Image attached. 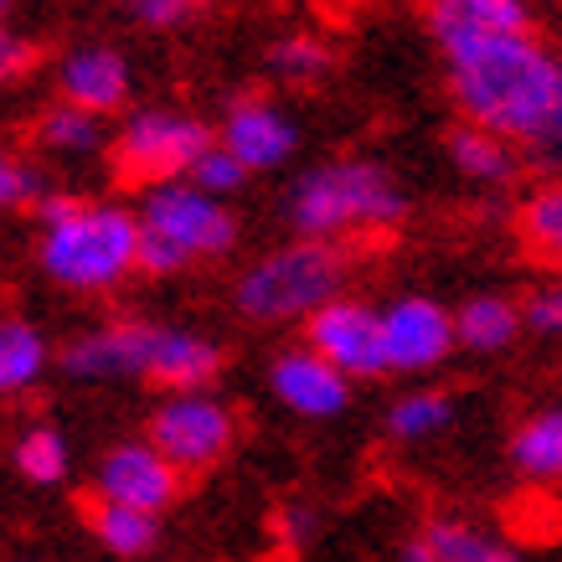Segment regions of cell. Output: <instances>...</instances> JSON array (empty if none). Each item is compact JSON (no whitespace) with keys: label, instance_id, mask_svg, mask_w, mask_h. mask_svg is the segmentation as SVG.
<instances>
[{"label":"cell","instance_id":"obj_1","mask_svg":"<svg viewBox=\"0 0 562 562\" xmlns=\"http://www.w3.org/2000/svg\"><path fill=\"white\" fill-rule=\"evenodd\" d=\"M443 88L464 124L495 130L521 150H537L558 109L562 52H552L537 32L485 36L464 47H443Z\"/></svg>","mask_w":562,"mask_h":562},{"label":"cell","instance_id":"obj_2","mask_svg":"<svg viewBox=\"0 0 562 562\" xmlns=\"http://www.w3.org/2000/svg\"><path fill=\"white\" fill-rule=\"evenodd\" d=\"M36 269L68 294H114L139 273V212L114 196L52 187L32 206Z\"/></svg>","mask_w":562,"mask_h":562},{"label":"cell","instance_id":"obj_3","mask_svg":"<svg viewBox=\"0 0 562 562\" xmlns=\"http://www.w3.org/2000/svg\"><path fill=\"white\" fill-rule=\"evenodd\" d=\"M408 212H413L408 187L382 160H372V155L315 160L284 191V227H290V238L346 243V248L357 238L397 233L408 222Z\"/></svg>","mask_w":562,"mask_h":562},{"label":"cell","instance_id":"obj_4","mask_svg":"<svg viewBox=\"0 0 562 562\" xmlns=\"http://www.w3.org/2000/svg\"><path fill=\"white\" fill-rule=\"evenodd\" d=\"M351 279V248L321 238H290L258 254L233 284V310L248 325H305Z\"/></svg>","mask_w":562,"mask_h":562},{"label":"cell","instance_id":"obj_5","mask_svg":"<svg viewBox=\"0 0 562 562\" xmlns=\"http://www.w3.org/2000/svg\"><path fill=\"white\" fill-rule=\"evenodd\" d=\"M139 273L176 279L196 263H217L238 248V212L191 181H160L139 191Z\"/></svg>","mask_w":562,"mask_h":562},{"label":"cell","instance_id":"obj_6","mask_svg":"<svg viewBox=\"0 0 562 562\" xmlns=\"http://www.w3.org/2000/svg\"><path fill=\"white\" fill-rule=\"evenodd\" d=\"M217 145V124H206L191 109L176 103H139L130 114H120L109 160L124 187H160V181H187L191 166Z\"/></svg>","mask_w":562,"mask_h":562},{"label":"cell","instance_id":"obj_7","mask_svg":"<svg viewBox=\"0 0 562 562\" xmlns=\"http://www.w3.org/2000/svg\"><path fill=\"white\" fill-rule=\"evenodd\" d=\"M145 439L181 470V475H206L238 449V413L222 403L212 387L196 392H160L150 408Z\"/></svg>","mask_w":562,"mask_h":562},{"label":"cell","instance_id":"obj_8","mask_svg":"<svg viewBox=\"0 0 562 562\" xmlns=\"http://www.w3.org/2000/svg\"><path fill=\"white\" fill-rule=\"evenodd\" d=\"M160 336H166V321L114 315V321L88 325L83 336H72L57 351V372L72 382H145V387H155Z\"/></svg>","mask_w":562,"mask_h":562},{"label":"cell","instance_id":"obj_9","mask_svg":"<svg viewBox=\"0 0 562 562\" xmlns=\"http://www.w3.org/2000/svg\"><path fill=\"white\" fill-rule=\"evenodd\" d=\"M305 346H315L330 367H341L351 382H376L387 372V341H382V305H367L357 294H336L325 310L305 321Z\"/></svg>","mask_w":562,"mask_h":562},{"label":"cell","instance_id":"obj_10","mask_svg":"<svg viewBox=\"0 0 562 562\" xmlns=\"http://www.w3.org/2000/svg\"><path fill=\"white\" fill-rule=\"evenodd\" d=\"M382 341H387L392 376H424L460 351L454 310L434 294H397L382 305Z\"/></svg>","mask_w":562,"mask_h":562},{"label":"cell","instance_id":"obj_11","mask_svg":"<svg viewBox=\"0 0 562 562\" xmlns=\"http://www.w3.org/2000/svg\"><path fill=\"white\" fill-rule=\"evenodd\" d=\"M217 145L238 155L254 176L284 171L300 155V120L273 93H238L222 103Z\"/></svg>","mask_w":562,"mask_h":562},{"label":"cell","instance_id":"obj_12","mask_svg":"<svg viewBox=\"0 0 562 562\" xmlns=\"http://www.w3.org/2000/svg\"><path fill=\"white\" fill-rule=\"evenodd\" d=\"M181 491H187V475L145 434L103 449V460L93 464V485H88V495L120 501V506H139V512H155V516L171 512L176 501H181Z\"/></svg>","mask_w":562,"mask_h":562},{"label":"cell","instance_id":"obj_13","mask_svg":"<svg viewBox=\"0 0 562 562\" xmlns=\"http://www.w3.org/2000/svg\"><path fill=\"white\" fill-rule=\"evenodd\" d=\"M351 376L341 367H330V361L315 351V346H284V351H273L269 361V392L279 397V408H290L294 418H305V424H330V418H341L351 408Z\"/></svg>","mask_w":562,"mask_h":562},{"label":"cell","instance_id":"obj_14","mask_svg":"<svg viewBox=\"0 0 562 562\" xmlns=\"http://www.w3.org/2000/svg\"><path fill=\"white\" fill-rule=\"evenodd\" d=\"M52 88L57 99L78 103L99 120H114V114H130V99H135V68L120 47L109 42H78L57 57L52 68Z\"/></svg>","mask_w":562,"mask_h":562},{"label":"cell","instance_id":"obj_15","mask_svg":"<svg viewBox=\"0 0 562 562\" xmlns=\"http://www.w3.org/2000/svg\"><path fill=\"white\" fill-rule=\"evenodd\" d=\"M418 16H424V32L434 42V52L485 42V36L537 32V16H531L527 0H424Z\"/></svg>","mask_w":562,"mask_h":562},{"label":"cell","instance_id":"obj_16","mask_svg":"<svg viewBox=\"0 0 562 562\" xmlns=\"http://www.w3.org/2000/svg\"><path fill=\"white\" fill-rule=\"evenodd\" d=\"M443 155H449V166L464 176V181H475L485 191H501V187H516L521 181V145H512L506 135H495V130H480V124H454L449 135H443Z\"/></svg>","mask_w":562,"mask_h":562},{"label":"cell","instance_id":"obj_17","mask_svg":"<svg viewBox=\"0 0 562 562\" xmlns=\"http://www.w3.org/2000/svg\"><path fill=\"white\" fill-rule=\"evenodd\" d=\"M83 527L109 558L139 562L160 547V537H166V516L139 512V506H120V501H103V495H88L83 501Z\"/></svg>","mask_w":562,"mask_h":562},{"label":"cell","instance_id":"obj_18","mask_svg":"<svg viewBox=\"0 0 562 562\" xmlns=\"http://www.w3.org/2000/svg\"><path fill=\"white\" fill-rule=\"evenodd\" d=\"M32 145H36V155L72 160V166H78V160H93V155L109 150L114 135H109V120L88 114V109H78V103H68V99H52L32 120Z\"/></svg>","mask_w":562,"mask_h":562},{"label":"cell","instance_id":"obj_19","mask_svg":"<svg viewBox=\"0 0 562 562\" xmlns=\"http://www.w3.org/2000/svg\"><path fill=\"white\" fill-rule=\"evenodd\" d=\"M52 367H57V351H52L47 330L26 315H0V403L36 392Z\"/></svg>","mask_w":562,"mask_h":562},{"label":"cell","instance_id":"obj_20","mask_svg":"<svg viewBox=\"0 0 562 562\" xmlns=\"http://www.w3.org/2000/svg\"><path fill=\"white\" fill-rule=\"evenodd\" d=\"M506 460H512V470L527 480V485H542V491L562 485V403L527 413V418L512 428Z\"/></svg>","mask_w":562,"mask_h":562},{"label":"cell","instance_id":"obj_21","mask_svg":"<svg viewBox=\"0 0 562 562\" xmlns=\"http://www.w3.org/2000/svg\"><path fill=\"white\" fill-rule=\"evenodd\" d=\"M454 330H460V351L501 357V351H512V346L527 336L521 300H512V294H470V300L454 310Z\"/></svg>","mask_w":562,"mask_h":562},{"label":"cell","instance_id":"obj_22","mask_svg":"<svg viewBox=\"0 0 562 562\" xmlns=\"http://www.w3.org/2000/svg\"><path fill=\"white\" fill-rule=\"evenodd\" d=\"M418 531L434 542L439 562H521V547L512 537L491 531L485 521H475V516L439 512V516H428Z\"/></svg>","mask_w":562,"mask_h":562},{"label":"cell","instance_id":"obj_23","mask_svg":"<svg viewBox=\"0 0 562 562\" xmlns=\"http://www.w3.org/2000/svg\"><path fill=\"white\" fill-rule=\"evenodd\" d=\"M449 424H454V392H443V387L397 392L387 403V413H382V428H387L392 443H428V439H439Z\"/></svg>","mask_w":562,"mask_h":562},{"label":"cell","instance_id":"obj_24","mask_svg":"<svg viewBox=\"0 0 562 562\" xmlns=\"http://www.w3.org/2000/svg\"><path fill=\"white\" fill-rule=\"evenodd\" d=\"M516 238L531 258H542L552 273H562V176L531 187L516 206Z\"/></svg>","mask_w":562,"mask_h":562},{"label":"cell","instance_id":"obj_25","mask_svg":"<svg viewBox=\"0 0 562 562\" xmlns=\"http://www.w3.org/2000/svg\"><path fill=\"white\" fill-rule=\"evenodd\" d=\"M11 464L16 475L36 491H57L72 470V449H68V434L57 424H26L11 443Z\"/></svg>","mask_w":562,"mask_h":562},{"label":"cell","instance_id":"obj_26","mask_svg":"<svg viewBox=\"0 0 562 562\" xmlns=\"http://www.w3.org/2000/svg\"><path fill=\"white\" fill-rule=\"evenodd\" d=\"M336 68V52L325 47L315 32H284L263 52V72L279 88H321Z\"/></svg>","mask_w":562,"mask_h":562},{"label":"cell","instance_id":"obj_27","mask_svg":"<svg viewBox=\"0 0 562 562\" xmlns=\"http://www.w3.org/2000/svg\"><path fill=\"white\" fill-rule=\"evenodd\" d=\"M321 527L325 516L315 501H305V495H290V501H279L269 512V521H263V531H269V547L279 562H300L310 552V547L321 542Z\"/></svg>","mask_w":562,"mask_h":562},{"label":"cell","instance_id":"obj_28","mask_svg":"<svg viewBox=\"0 0 562 562\" xmlns=\"http://www.w3.org/2000/svg\"><path fill=\"white\" fill-rule=\"evenodd\" d=\"M52 191L47 171L36 166L26 150L16 145H0V217H11V212H32L42 196Z\"/></svg>","mask_w":562,"mask_h":562},{"label":"cell","instance_id":"obj_29","mask_svg":"<svg viewBox=\"0 0 562 562\" xmlns=\"http://www.w3.org/2000/svg\"><path fill=\"white\" fill-rule=\"evenodd\" d=\"M124 21H135L139 32H187L191 21H202L217 0H114Z\"/></svg>","mask_w":562,"mask_h":562},{"label":"cell","instance_id":"obj_30","mask_svg":"<svg viewBox=\"0 0 562 562\" xmlns=\"http://www.w3.org/2000/svg\"><path fill=\"white\" fill-rule=\"evenodd\" d=\"M191 187H202L206 196H217V202H227V196H238L248 181H254V171L243 166L233 150H222V145H212V150L191 166V176H187Z\"/></svg>","mask_w":562,"mask_h":562},{"label":"cell","instance_id":"obj_31","mask_svg":"<svg viewBox=\"0 0 562 562\" xmlns=\"http://www.w3.org/2000/svg\"><path fill=\"white\" fill-rule=\"evenodd\" d=\"M521 321H527V336H537V341H562V279L537 284L521 300Z\"/></svg>","mask_w":562,"mask_h":562},{"label":"cell","instance_id":"obj_32","mask_svg":"<svg viewBox=\"0 0 562 562\" xmlns=\"http://www.w3.org/2000/svg\"><path fill=\"white\" fill-rule=\"evenodd\" d=\"M36 68H42V47L32 36H21L16 26H0V93L21 88Z\"/></svg>","mask_w":562,"mask_h":562},{"label":"cell","instance_id":"obj_33","mask_svg":"<svg viewBox=\"0 0 562 562\" xmlns=\"http://www.w3.org/2000/svg\"><path fill=\"white\" fill-rule=\"evenodd\" d=\"M537 160H547V166H558L562 171V88H558V109H552V124H547V135H542V145H537Z\"/></svg>","mask_w":562,"mask_h":562},{"label":"cell","instance_id":"obj_34","mask_svg":"<svg viewBox=\"0 0 562 562\" xmlns=\"http://www.w3.org/2000/svg\"><path fill=\"white\" fill-rule=\"evenodd\" d=\"M392 562H439V552H434V542H428L424 531H413L408 542H397Z\"/></svg>","mask_w":562,"mask_h":562},{"label":"cell","instance_id":"obj_35","mask_svg":"<svg viewBox=\"0 0 562 562\" xmlns=\"http://www.w3.org/2000/svg\"><path fill=\"white\" fill-rule=\"evenodd\" d=\"M5 16H11V0H0V26H11Z\"/></svg>","mask_w":562,"mask_h":562}]
</instances>
